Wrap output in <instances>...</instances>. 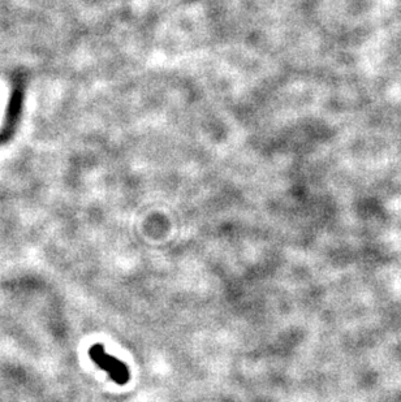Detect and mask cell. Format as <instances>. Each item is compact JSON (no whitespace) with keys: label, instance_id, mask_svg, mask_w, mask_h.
Wrapping results in <instances>:
<instances>
[{"label":"cell","instance_id":"6da1fadb","mask_svg":"<svg viewBox=\"0 0 401 402\" xmlns=\"http://www.w3.org/2000/svg\"><path fill=\"white\" fill-rule=\"evenodd\" d=\"M90 358L98 367L107 372L115 383L124 385L129 380V370L121 360L106 353L102 345H94L89 350Z\"/></svg>","mask_w":401,"mask_h":402}]
</instances>
